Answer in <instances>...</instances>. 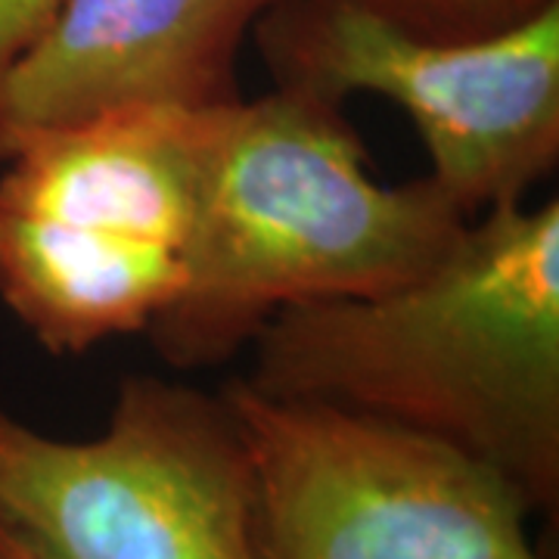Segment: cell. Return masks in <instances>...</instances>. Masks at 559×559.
Masks as SVG:
<instances>
[{
  "instance_id": "6da1fadb",
  "label": "cell",
  "mask_w": 559,
  "mask_h": 559,
  "mask_svg": "<svg viewBox=\"0 0 559 559\" xmlns=\"http://www.w3.org/2000/svg\"><path fill=\"white\" fill-rule=\"evenodd\" d=\"M267 399L389 419L495 466L532 513L559 507V202L469 221L436 271L377 299L296 305L252 340Z\"/></svg>"
},
{
  "instance_id": "7a4b0ae2",
  "label": "cell",
  "mask_w": 559,
  "mask_h": 559,
  "mask_svg": "<svg viewBox=\"0 0 559 559\" xmlns=\"http://www.w3.org/2000/svg\"><path fill=\"white\" fill-rule=\"evenodd\" d=\"M469 221L429 175L373 178L340 103L289 87L242 97L209 119L187 277L146 336L175 370L218 367L296 305L417 283Z\"/></svg>"
},
{
  "instance_id": "3957f363",
  "label": "cell",
  "mask_w": 559,
  "mask_h": 559,
  "mask_svg": "<svg viewBox=\"0 0 559 559\" xmlns=\"http://www.w3.org/2000/svg\"><path fill=\"white\" fill-rule=\"evenodd\" d=\"M212 112L109 109L7 159L0 299L47 352L146 333L178 299Z\"/></svg>"
},
{
  "instance_id": "277c9868",
  "label": "cell",
  "mask_w": 559,
  "mask_h": 559,
  "mask_svg": "<svg viewBox=\"0 0 559 559\" xmlns=\"http://www.w3.org/2000/svg\"><path fill=\"white\" fill-rule=\"evenodd\" d=\"M0 522L40 559H259L255 469L227 392L121 377L97 439L0 404Z\"/></svg>"
},
{
  "instance_id": "5b68a950",
  "label": "cell",
  "mask_w": 559,
  "mask_h": 559,
  "mask_svg": "<svg viewBox=\"0 0 559 559\" xmlns=\"http://www.w3.org/2000/svg\"><path fill=\"white\" fill-rule=\"evenodd\" d=\"M252 40L274 87L345 106L399 103L429 153V178L476 218L525 202L559 162V0L469 40L417 35L367 0H283Z\"/></svg>"
},
{
  "instance_id": "8992f818",
  "label": "cell",
  "mask_w": 559,
  "mask_h": 559,
  "mask_svg": "<svg viewBox=\"0 0 559 559\" xmlns=\"http://www.w3.org/2000/svg\"><path fill=\"white\" fill-rule=\"evenodd\" d=\"M259 559H540L532 507L479 457L399 423L230 380Z\"/></svg>"
},
{
  "instance_id": "52a82bcc",
  "label": "cell",
  "mask_w": 559,
  "mask_h": 559,
  "mask_svg": "<svg viewBox=\"0 0 559 559\" xmlns=\"http://www.w3.org/2000/svg\"><path fill=\"white\" fill-rule=\"evenodd\" d=\"M283 0H60L0 72V162L50 128L124 106L212 112L242 100L246 40Z\"/></svg>"
},
{
  "instance_id": "ba28073f",
  "label": "cell",
  "mask_w": 559,
  "mask_h": 559,
  "mask_svg": "<svg viewBox=\"0 0 559 559\" xmlns=\"http://www.w3.org/2000/svg\"><path fill=\"white\" fill-rule=\"evenodd\" d=\"M404 28L441 40L498 35L557 0H367Z\"/></svg>"
},
{
  "instance_id": "9c48e42d",
  "label": "cell",
  "mask_w": 559,
  "mask_h": 559,
  "mask_svg": "<svg viewBox=\"0 0 559 559\" xmlns=\"http://www.w3.org/2000/svg\"><path fill=\"white\" fill-rule=\"evenodd\" d=\"M60 0H0V72L38 38Z\"/></svg>"
},
{
  "instance_id": "30bf717a",
  "label": "cell",
  "mask_w": 559,
  "mask_h": 559,
  "mask_svg": "<svg viewBox=\"0 0 559 559\" xmlns=\"http://www.w3.org/2000/svg\"><path fill=\"white\" fill-rule=\"evenodd\" d=\"M0 559H40L25 540L0 522Z\"/></svg>"
}]
</instances>
